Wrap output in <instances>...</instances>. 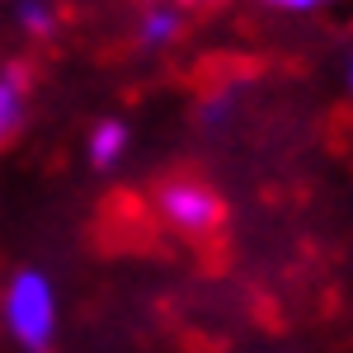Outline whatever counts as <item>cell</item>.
I'll use <instances>...</instances> for the list:
<instances>
[{"mask_svg": "<svg viewBox=\"0 0 353 353\" xmlns=\"http://www.w3.org/2000/svg\"><path fill=\"white\" fill-rule=\"evenodd\" d=\"M156 217L170 231H179L189 241H203V236H212L221 226V198L212 184H203L193 174H174V179H165L156 189Z\"/></svg>", "mask_w": 353, "mask_h": 353, "instance_id": "obj_2", "label": "cell"}, {"mask_svg": "<svg viewBox=\"0 0 353 353\" xmlns=\"http://www.w3.org/2000/svg\"><path fill=\"white\" fill-rule=\"evenodd\" d=\"M33 113V71L24 61H0V151H10Z\"/></svg>", "mask_w": 353, "mask_h": 353, "instance_id": "obj_3", "label": "cell"}, {"mask_svg": "<svg viewBox=\"0 0 353 353\" xmlns=\"http://www.w3.org/2000/svg\"><path fill=\"white\" fill-rule=\"evenodd\" d=\"M0 334L19 353H52L61 339V292L52 273L19 264L0 283Z\"/></svg>", "mask_w": 353, "mask_h": 353, "instance_id": "obj_1", "label": "cell"}, {"mask_svg": "<svg viewBox=\"0 0 353 353\" xmlns=\"http://www.w3.org/2000/svg\"><path fill=\"white\" fill-rule=\"evenodd\" d=\"M184 28H189V14L179 10V5H170V0H146L141 5V14H137L132 24V43L141 52H170V48H179L184 43Z\"/></svg>", "mask_w": 353, "mask_h": 353, "instance_id": "obj_4", "label": "cell"}, {"mask_svg": "<svg viewBox=\"0 0 353 353\" xmlns=\"http://www.w3.org/2000/svg\"><path fill=\"white\" fill-rule=\"evenodd\" d=\"M254 10H264V14H283V19H306V14H321L330 10L334 0H250Z\"/></svg>", "mask_w": 353, "mask_h": 353, "instance_id": "obj_7", "label": "cell"}, {"mask_svg": "<svg viewBox=\"0 0 353 353\" xmlns=\"http://www.w3.org/2000/svg\"><path fill=\"white\" fill-rule=\"evenodd\" d=\"M170 5H179V10L189 14V10H212V5H221V0H170Z\"/></svg>", "mask_w": 353, "mask_h": 353, "instance_id": "obj_9", "label": "cell"}, {"mask_svg": "<svg viewBox=\"0 0 353 353\" xmlns=\"http://www.w3.org/2000/svg\"><path fill=\"white\" fill-rule=\"evenodd\" d=\"M198 118H203V128H226V123L236 118V90H217V94H208L203 109H198Z\"/></svg>", "mask_w": 353, "mask_h": 353, "instance_id": "obj_8", "label": "cell"}, {"mask_svg": "<svg viewBox=\"0 0 353 353\" xmlns=\"http://www.w3.org/2000/svg\"><path fill=\"white\" fill-rule=\"evenodd\" d=\"M128 156H132V128H128V118H118V113L94 118L90 132H85V165L99 170V174H109Z\"/></svg>", "mask_w": 353, "mask_h": 353, "instance_id": "obj_5", "label": "cell"}, {"mask_svg": "<svg viewBox=\"0 0 353 353\" xmlns=\"http://www.w3.org/2000/svg\"><path fill=\"white\" fill-rule=\"evenodd\" d=\"M10 19H14V28L24 38L43 43V38H52L57 28H61V0H14Z\"/></svg>", "mask_w": 353, "mask_h": 353, "instance_id": "obj_6", "label": "cell"}, {"mask_svg": "<svg viewBox=\"0 0 353 353\" xmlns=\"http://www.w3.org/2000/svg\"><path fill=\"white\" fill-rule=\"evenodd\" d=\"M141 5H146V0H141Z\"/></svg>", "mask_w": 353, "mask_h": 353, "instance_id": "obj_11", "label": "cell"}, {"mask_svg": "<svg viewBox=\"0 0 353 353\" xmlns=\"http://www.w3.org/2000/svg\"><path fill=\"white\" fill-rule=\"evenodd\" d=\"M344 94H349V104H353V48L344 57Z\"/></svg>", "mask_w": 353, "mask_h": 353, "instance_id": "obj_10", "label": "cell"}]
</instances>
